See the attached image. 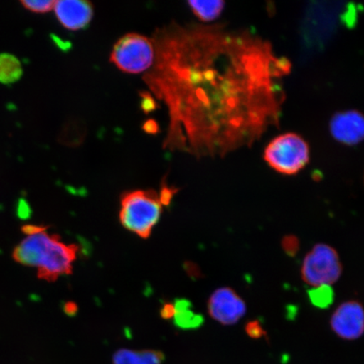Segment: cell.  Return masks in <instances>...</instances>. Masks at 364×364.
I'll use <instances>...</instances> for the list:
<instances>
[{"label": "cell", "instance_id": "obj_1", "mask_svg": "<svg viewBox=\"0 0 364 364\" xmlns=\"http://www.w3.org/2000/svg\"><path fill=\"white\" fill-rule=\"evenodd\" d=\"M166 94L176 148L224 158L280 125L289 59L227 23L177 29L167 46Z\"/></svg>", "mask_w": 364, "mask_h": 364}, {"label": "cell", "instance_id": "obj_2", "mask_svg": "<svg viewBox=\"0 0 364 364\" xmlns=\"http://www.w3.org/2000/svg\"><path fill=\"white\" fill-rule=\"evenodd\" d=\"M22 232L26 237L14 250V260L35 267L39 279L48 282L71 274L78 257L76 245L63 242L60 236L49 233L47 226L27 225Z\"/></svg>", "mask_w": 364, "mask_h": 364}, {"label": "cell", "instance_id": "obj_3", "mask_svg": "<svg viewBox=\"0 0 364 364\" xmlns=\"http://www.w3.org/2000/svg\"><path fill=\"white\" fill-rule=\"evenodd\" d=\"M163 211L159 194L154 191L136 190L122 197L119 218L126 230L143 239L149 238Z\"/></svg>", "mask_w": 364, "mask_h": 364}, {"label": "cell", "instance_id": "obj_4", "mask_svg": "<svg viewBox=\"0 0 364 364\" xmlns=\"http://www.w3.org/2000/svg\"><path fill=\"white\" fill-rule=\"evenodd\" d=\"M264 159L280 174L292 176L309 162V146L301 136L287 133L273 139L264 151Z\"/></svg>", "mask_w": 364, "mask_h": 364}, {"label": "cell", "instance_id": "obj_5", "mask_svg": "<svg viewBox=\"0 0 364 364\" xmlns=\"http://www.w3.org/2000/svg\"><path fill=\"white\" fill-rule=\"evenodd\" d=\"M111 61L129 74H139L151 66L154 47L146 36L127 34L114 46Z\"/></svg>", "mask_w": 364, "mask_h": 364}, {"label": "cell", "instance_id": "obj_6", "mask_svg": "<svg viewBox=\"0 0 364 364\" xmlns=\"http://www.w3.org/2000/svg\"><path fill=\"white\" fill-rule=\"evenodd\" d=\"M343 271L338 252L325 244L315 245L303 262L302 279L309 285H331L339 279Z\"/></svg>", "mask_w": 364, "mask_h": 364}, {"label": "cell", "instance_id": "obj_7", "mask_svg": "<svg viewBox=\"0 0 364 364\" xmlns=\"http://www.w3.org/2000/svg\"><path fill=\"white\" fill-rule=\"evenodd\" d=\"M208 312L220 324L234 325L245 316L247 306L233 289L222 288L216 290L209 299Z\"/></svg>", "mask_w": 364, "mask_h": 364}, {"label": "cell", "instance_id": "obj_8", "mask_svg": "<svg viewBox=\"0 0 364 364\" xmlns=\"http://www.w3.org/2000/svg\"><path fill=\"white\" fill-rule=\"evenodd\" d=\"M331 329L339 338L356 340L361 338L364 331V315L362 304L348 301L341 304L331 320Z\"/></svg>", "mask_w": 364, "mask_h": 364}, {"label": "cell", "instance_id": "obj_9", "mask_svg": "<svg viewBox=\"0 0 364 364\" xmlns=\"http://www.w3.org/2000/svg\"><path fill=\"white\" fill-rule=\"evenodd\" d=\"M332 136L338 142L353 146L361 143L364 136L363 114L357 110L336 113L330 122Z\"/></svg>", "mask_w": 364, "mask_h": 364}, {"label": "cell", "instance_id": "obj_10", "mask_svg": "<svg viewBox=\"0 0 364 364\" xmlns=\"http://www.w3.org/2000/svg\"><path fill=\"white\" fill-rule=\"evenodd\" d=\"M54 10L61 25L71 31L85 28L93 17L92 4L80 0L56 1Z\"/></svg>", "mask_w": 364, "mask_h": 364}, {"label": "cell", "instance_id": "obj_11", "mask_svg": "<svg viewBox=\"0 0 364 364\" xmlns=\"http://www.w3.org/2000/svg\"><path fill=\"white\" fill-rule=\"evenodd\" d=\"M176 312L173 317L176 327L181 330H195L202 326L204 318L192 309V304L186 299H176L174 303Z\"/></svg>", "mask_w": 364, "mask_h": 364}, {"label": "cell", "instance_id": "obj_12", "mask_svg": "<svg viewBox=\"0 0 364 364\" xmlns=\"http://www.w3.org/2000/svg\"><path fill=\"white\" fill-rule=\"evenodd\" d=\"M164 354L154 350L133 351L121 349L114 354L113 364H162Z\"/></svg>", "mask_w": 364, "mask_h": 364}, {"label": "cell", "instance_id": "obj_13", "mask_svg": "<svg viewBox=\"0 0 364 364\" xmlns=\"http://www.w3.org/2000/svg\"><path fill=\"white\" fill-rule=\"evenodd\" d=\"M23 75L21 63L10 53L0 54V83L11 85L19 81Z\"/></svg>", "mask_w": 364, "mask_h": 364}, {"label": "cell", "instance_id": "obj_14", "mask_svg": "<svg viewBox=\"0 0 364 364\" xmlns=\"http://www.w3.org/2000/svg\"><path fill=\"white\" fill-rule=\"evenodd\" d=\"M188 4L198 19L203 21H213L221 15L225 8V1L212 0V1H189Z\"/></svg>", "mask_w": 364, "mask_h": 364}, {"label": "cell", "instance_id": "obj_15", "mask_svg": "<svg viewBox=\"0 0 364 364\" xmlns=\"http://www.w3.org/2000/svg\"><path fill=\"white\" fill-rule=\"evenodd\" d=\"M308 296L313 306L318 309L329 308L334 302V291L330 285H321L308 291Z\"/></svg>", "mask_w": 364, "mask_h": 364}, {"label": "cell", "instance_id": "obj_16", "mask_svg": "<svg viewBox=\"0 0 364 364\" xmlns=\"http://www.w3.org/2000/svg\"><path fill=\"white\" fill-rule=\"evenodd\" d=\"M56 1L46 0V1H21L26 10L34 13H47L51 11Z\"/></svg>", "mask_w": 364, "mask_h": 364}, {"label": "cell", "instance_id": "obj_17", "mask_svg": "<svg viewBox=\"0 0 364 364\" xmlns=\"http://www.w3.org/2000/svg\"><path fill=\"white\" fill-rule=\"evenodd\" d=\"M282 247H283L284 252L288 255L289 257H295L299 252L300 247V243L297 236H285L283 240H282Z\"/></svg>", "mask_w": 364, "mask_h": 364}, {"label": "cell", "instance_id": "obj_18", "mask_svg": "<svg viewBox=\"0 0 364 364\" xmlns=\"http://www.w3.org/2000/svg\"><path fill=\"white\" fill-rule=\"evenodd\" d=\"M245 332H247L250 338L254 339L261 338L266 335V331H264L261 323L258 321L248 322L247 326H245Z\"/></svg>", "mask_w": 364, "mask_h": 364}, {"label": "cell", "instance_id": "obj_19", "mask_svg": "<svg viewBox=\"0 0 364 364\" xmlns=\"http://www.w3.org/2000/svg\"><path fill=\"white\" fill-rule=\"evenodd\" d=\"M177 190L175 188H171L167 186H163L161 192L159 195V200H161L163 206H169Z\"/></svg>", "mask_w": 364, "mask_h": 364}, {"label": "cell", "instance_id": "obj_20", "mask_svg": "<svg viewBox=\"0 0 364 364\" xmlns=\"http://www.w3.org/2000/svg\"><path fill=\"white\" fill-rule=\"evenodd\" d=\"M156 107V103L154 101V99L148 94L143 95L142 109L144 112L149 113L154 111Z\"/></svg>", "mask_w": 364, "mask_h": 364}, {"label": "cell", "instance_id": "obj_21", "mask_svg": "<svg viewBox=\"0 0 364 364\" xmlns=\"http://www.w3.org/2000/svg\"><path fill=\"white\" fill-rule=\"evenodd\" d=\"M175 312L176 309L174 304H164L161 309V315L162 318L168 320V318H173V317H174Z\"/></svg>", "mask_w": 364, "mask_h": 364}, {"label": "cell", "instance_id": "obj_22", "mask_svg": "<svg viewBox=\"0 0 364 364\" xmlns=\"http://www.w3.org/2000/svg\"><path fill=\"white\" fill-rule=\"evenodd\" d=\"M144 129L149 134H156L159 130V127L156 122L149 120L144 124Z\"/></svg>", "mask_w": 364, "mask_h": 364}, {"label": "cell", "instance_id": "obj_23", "mask_svg": "<svg viewBox=\"0 0 364 364\" xmlns=\"http://www.w3.org/2000/svg\"><path fill=\"white\" fill-rule=\"evenodd\" d=\"M65 311L68 316H74L78 311V308L75 303H67L65 306Z\"/></svg>", "mask_w": 364, "mask_h": 364}]
</instances>
